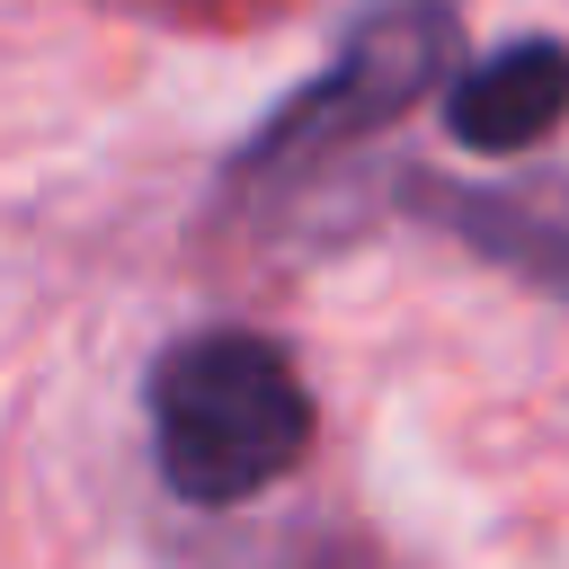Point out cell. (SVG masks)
Wrapping results in <instances>:
<instances>
[{
	"label": "cell",
	"mask_w": 569,
	"mask_h": 569,
	"mask_svg": "<svg viewBox=\"0 0 569 569\" xmlns=\"http://www.w3.org/2000/svg\"><path fill=\"white\" fill-rule=\"evenodd\" d=\"M142 400H151V462L169 498L213 507V516L302 471L320 436L302 365L267 329H231V320L169 338L151 356Z\"/></svg>",
	"instance_id": "cell-1"
},
{
	"label": "cell",
	"mask_w": 569,
	"mask_h": 569,
	"mask_svg": "<svg viewBox=\"0 0 569 569\" xmlns=\"http://www.w3.org/2000/svg\"><path fill=\"white\" fill-rule=\"evenodd\" d=\"M453 44H462L453 0H365L347 18L338 53L293 98H276V116L222 160V213L320 187L347 151L391 133L409 107H427V89L453 71Z\"/></svg>",
	"instance_id": "cell-2"
},
{
	"label": "cell",
	"mask_w": 569,
	"mask_h": 569,
	"mask_svg": "<svg viewBox=\"0 0 569 569\" xmlns=\"http://www.w3.org/2000/svg\"><path fill=\"white\" fill-rule=\"evenodd\" d=\"M400 213L453 231L471 258L507 267L516 284L569 302V169H525V178H400Z\"/></svg>",
	"instance_id": "cell-3"
},
{
	"label": "cell",
	"mask_w": 569,
	"mask_h": 569,
	"mask_svg": "<svg viewBox=\"0 0 569 569\" xmlns=\"http://www.w3.org/2000/svg\"><path fill=\"white\" fill-rule=\"evenodd\" d=\"M560 116H569V44H551V36H516L489 62L453 71V89H445L453 142L462 151H498V160L533 151L542 133H560Z\"/></svg>",
	"instance_id": "cell-4"
},
{
	"label": "cell",
	"mask_w": 569,
	"mask_h": 569,
	"mask_svg": "<svg viewBox=\"0 0 569 569\" xmlns=\"http://www.w3.org/2000/svg\"><path fill=\"white\" fill-rule=\"evenodd\" d=\"M204 569H382L365 533H338V525H249L240 542H222Z\"/></svg>",
	"instance_id": "cell-5"
}]
</instances>
